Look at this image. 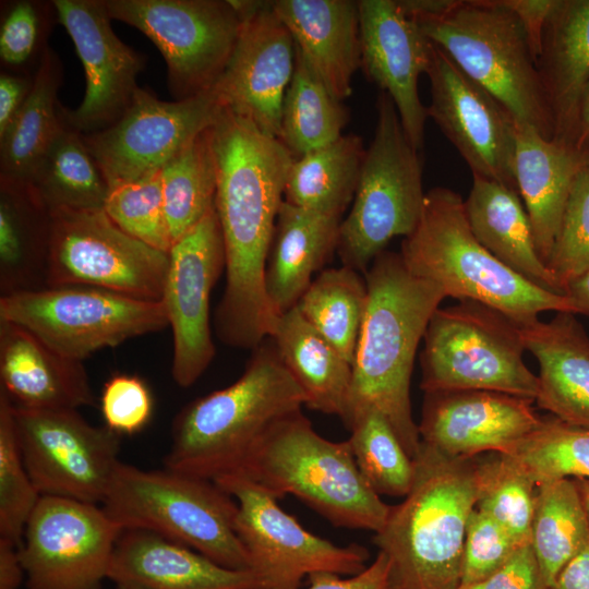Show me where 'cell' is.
<instances>
[{
	"label": "cell",
	"mask_w": 589,
	"mask_h": 589,
	"mask_svg": "<svg viewBox=\"0 0 589 589\" xmlns=\"http://www.w3.org/2000/svg\"><path fill=\"white\" fill-rule=\"evenodd\" d=\"M217 168L215 208L226 255V286L215 311L225 345L252 349L268 338L278 316L264 274L293 154L280 140L225 108L212 125Z\"/></svg>",
	"instance_id": "obj_1"
},
{
	"label": "cell",
	"mask_w": 589,
	"mask_h": 589,
	"mask_svg": "<svg viewBox=\"0 0 589 589\" xmlns=\"http://www.w3.org/2000/svg\"><path fill=\"white\" fill-rule=\"evenodd\" d=\"M364 277L368 303L342 422L359 407H374L413 460L421 438L411 411V374L419 342L446 294L436 284L412 274L400 253L386 250L373 260Z\"/></svg>",
	"instance_id": "obj_2"
},
{
	"label": "cell",
	"mask_w": 589,
	"mask_h": 589,
	"mask_svg": "<svg viewBox=\"0 0 589 589\" xmlns=\"http://www.w3.org/2000/svg\"><path fill=\"white\" fill-rule=\"evenodd\" d=\"M413 461L411 490L373 537L389 561V589H459L476 457L450 458L421 442Z\"/></svg>",
	"instance_id": "obj_3"
},
{
	"label": "cell",
	"mask_w": 589,
	"mask_h": 589,
	"mask_svg": "<svg viewBox=\"0 0 589 589\" xmlns=\"http://www.w3.org/2000/svg\"><path fill=\"white\" fill-rule=\"evenodd\" d=\"M305 402L304 392L268 337L253 350L236 382L179 411L165 466L208 480L236 472L263 433Z\"/></svg>",
	"instance_id": "obj_4"
},
{
	"label": "cell",
	"mask_w": 589,
	"mask_h": 589,
	"mask_svg": "<svg viewBox=\"0 0 589 589\" xmlns=\"http://www.w3.org/2000/svg\"><path fill=\"white\" fill-rule=\"evenodd\" d=\"M400 255L412 274L436 284L446 297L486 304L518 326L546 311L579 313L568 296L537 287L490 253L469 227L462 197L447 188L425 193L420 221L404 238Z\"/></svg>",
	"instance_id": "obj_5"
},
{
	"label": "cell",
	"mask_w": 589,
	"mask_h": 589,
	"mask_svg": "<svg viewBox=\"0 0 589 589\" xmlns=\"http://www.w3.org/2000/svg\"><path fill=\"white\" fill-rule=\"evenodd\" d=\"M236 473L278 500L292 494L335 527L375 533L390 510L360 473L348 441L323 437L301 410L274 422Z\"/></svg>",
	"instance_id": "obj_6"
},
{
	"label": "cell",
	"mask_w": 589,
	"mask_h": 589,
	"mask_svg": "<svg viewBox=\"0 0 589 589\" xmlns=\"http://www.w3.org/2000/svg\"><path fill=\"white\" fill-rule=\"evenodd\" d=\"M412 20L517 121L553 140L554 122L533 49L519 19L501 0H452L435 15Z\"/></svg>",
	"instance_id": "obj_7"
},
{
	"label": "cell",
	"mask_w": 589,
	"mask_h": 589,
	"mask_svg": "<svg viewBox=\"0 0 589 589\" xmlns=\"http://www.w3.org/2000/svg\"><path fill=\"white\" fill-rule=\"evenodd\" d=\"M103 508L122 529L155 532L239 570H252L236 530L238 504L213 480L117 462Z\"/></svg>",
	"instance_id": "obj_8"
},
{
	"label": "cell",
	"mask_w": 589,
	"mask_h": 589,
	"mask_svg": "<svg viewBox=\"0 0 589 589\" xmlns=\"http://www.w3.org/2000/svg\"><path fill=\"white\" fill-rule=\"evenodd\" d=\"M392 98L381 92L376 125L350 212L341 221L337 254L342 266L365 273L388 242L418 226L424 206L422 161Z\"/></svg>",
	"instance_id": "obj_9"
},
{
	"label": "cell",
	"mask_w": 589,
	"mask_h": 589,
	"mask_svg": "<svg viewBox=\"0 0 589 589\" xmlns=\"http://www.w3.org/2000/svg\"><path fill=\"white\" fill-rule=\"evenodd\" d=\"M420 354L424 393L480 389L534 401L538 375L525 364L520 327L473 300L437 309Z\"/></svg>",
	"instance_id": "obj_10"
},
{
	"label": "cell",
	"mask_w": 589,
	"mask_h": 589,
	"mask_svg": "<svg viewBox=\"0 0 589 589\" xmlns=\"http://www.w3.org/2000/svg\"><path fill=\"white\" fill-rule=\"evenodd\" d=\"M0 321L26 328L57 352L79 361L168 326L161 301L82 285L0 296Z\"/></svg>",
	"instance_id": "obj_11"
},
{
	"label": "cell",
	"mask_w": 589,
	"mask_h": 589,
	"mask_svg": "<svg viewBox=\"0 0 589 589\" xmlns=\"http://www.w3.org/2000/svg\"><path fill=\"white\" fill-rule=\"evenodd\" d=\"M112 20L157 47L176 100L211 92L233 51L241 16L231 0H105Z\"/></svg>",
	"instance_id": "obj_12"
},
{
	"label": "cell",
	"mask_w": 589,
	"mask_h": 589,
	"mask_svg": "<svg viewBox=\"0 0 589 589\" xmlns=\"http://www.w3.org/2000/svg\"><path fill=\"white\" fill-rule=\"evenodd\" d=\"M50 212L46 287L82 285L161 301L168 253L128 235L104 208Z\"/></svg>",
	"instance_id": "obj_13"
},
{
	"label": "cell",
	"mask_w": 589,
	"mask_h": 589,
	"mask_svg": "<svg viewBox=\"0 0 589 589\" xmlns=\"http://www.w3.org/2000/svg\"><path fill=\"white\" fill-rule=\"evenodd\" d=\"M213 481L236 500L237 533L251 569L268 589H299L305 576L318 572L353 576L366 568L370 554L364 546H340L313 534L248 477L233 472Z\"/></svg>",
	"instance_id": "obj_14"
},
{
	"label": "cell",
	"mask_w": 589,
	"mask_h": 589,
	"mask_svg": "<svg viewBox=\"0 0 589 589\" xmlns=\"http://www.w3.org/2000/svg\"><path fill=\"white\" fill-rule=\"evenodd\" d=\"M12 417L24 465L40 495L104 502L121 435L92 425L76 409L12 405Z\"/></svg>",
	"instance_id": "obj_15"
},
{
	"label": "cell",
	"mask_w": 589,
	"mask_h": 589,
	"mask_svg": "<svg viewBox=\"0 0 589 589\" xmlns=\"http://www.w3.org/2000/svg\"><path fill=\"white\" fill-rule=\"evenodd\" d=\"M121 531L98 504L41 495L20 546L27 589H100Z\"/></svg>",
	"instance_id": "obj_16"
},
{
	"label": "cell",
	"mask_w": 589,
	"mask_h": 589,
	"mask_svg": "<svg viewBox=\"0 0 589 589\" xmlns=\"http://www.w3.org/2000/svg\"><path fill=\"white\" fill-rule=\"evenodd\" d=\"M221 109L212 91L166 101L139 87L117 122L82 136L111 189L160 170L212 127Z\"/></svg>",
	"instance_id": "obj_17"
},
{
	"label": "cell",
	"mask_w": 589,
	"mask_h": 589,
	"mask_svg": "<svg viewBox=\"0 0 589 589\" xmlns=\"http://www.w3.org/2000/svg\"><path fill=\"white\" fill-rule=\"evenodd\" d=\"M161 302L173 337L171 376L180 387L192 386L216 354L209 298L225 272L226 255L214 207L173 241Z\"/></svg>",
	"instance_id": "obj_18"
},
{
	"label": "cell",
	"mask_w": 589,
	"mask_h": 589,
	"mask_svg": "<svg viewBox=\"0 0 589 589\" xmlns=\"http://www.w3.org/2000/svg\"><path fill=\"white\" fill-rule=\"evenodd\" d=\"M231 1L241 26L212 92L223 108L279 140L283 101L296 64L294 40L272 1Z\"/></svg>",
	"instance_id": "obj_19"
},
{
	"label": "cell",
	"mask_w": 589,
	"mask_h": 589,
	"mask_svg": "<svg viewBox=\"0 0 589 589\" xmlns=\"http://www.w3.org/2000/svg\"><path fill=\"white\" fill-rule=\"evenodd\" d=\"M426 75L431 85L428 117L455 146L472 176L518 191L514 116L433 43Z\"/></svg>",
	"instance_id": "obj_20"
},
{
	"label": "cell",
	"mask_w": 589,
	"mask_h": 589,
	"mask_svg": "<svg viewBox=\"0 0 589 589\" xmlns=\"http://www.w3.org/2000/svg\"><path fill=\"white\" fill-rule=\"evenodd\" d=\"M52 1L85 71L84 97L75 109L62 106L63 118L82 134L104 130L131 105L145 56L115 34L105 0Z\"/></svg>",
	"instance_id": "obj_21"
},
{
	"label": "cell",
	"mask_w": 589,
	"mask_h": 589,
	"mask_svg": "<svg viewBox=\"0 0 589 589\" xmlns=\"http://www.w3.org/2000/svg\"><path fill=\"white\" fill-rule=\"evenodd\" d=\"M532 402L493 390L425 393L421 442L450 458L506 454L540 424Z\"/></svg>",
	"instance_id": "obj_22"
},
{
	"label": "cell",
	"mask_w": 589,
	"mask_h": 589,
	"mask_svg": "<svg viewBox=\"0 0 589 589\" xmlns=\"http://www.w3.org/2000/svg\"><path fill=\"white\" fill-rule=\"evenodd\" d=\"M361 69L393 100L404 130L417 149L424 143L426 107L419 77L426 73L432 43L397 0H360Z\"/></svg>",
	"instance_id": "obj_23"
},
{
	"label": "cell",
	"mask_w": 589,
	"mask_h": 589,
	"mask_svg": "<svg viewBox=\"0 0 589 589\" xmlns=\"http://www.w3.org/2000/svg\"><path fill=\"white\" fill-rule=\"evenodd\" d=\"M108 579L124 589H268L253 570L224 567L155 532L122 529Z\"/></svg>",
	"instance_id": "obj_24"
},
{
	"label": "cell",
	"mask_w": 589,
	"mask_h": 589,
	"mask_svg": "<svg viewBox=\"0 0 589 589\" xmlns=\"http://www.w3.org/2000/svg\"><path fill=\"white\" fill-rule=\"evenodd\" d=\"M0 392L31 409L94 406L83 361L57 352L26 328L0 321Z\"/></svg>",
	"instance_id": "obj_25"
},
{
	"label": "cell",
	"mask_w": 589,
	"mask_h": 589,
	"mask_svg": "<svg viewBox=\"0 0 589 589\" xmlns=\"http://www.w3.org/2000/svg\"><path fill=\"white\" fill-rule=\"evenodd\" d=\"M274 11L297 50L328 92L342 101L361 68L360 12L352 0H276Z\"/></svg>",
	"instance_id": "obj_26"
},
{
	"label": "cell",
	"mask_w": 589,
	"mask_h": 589,
	"mask_svg": "<svg viewBox=\"0 0 589 589\" xmlns=\"http://www.w3.org/2000/svg\"><path fill=\"white\" fill-rule=\"evenodd\" d=\"M575 314L519 326L525 349L539 364L538 407L569 424L589 428V337Z\"/></svg>",
	"instance_id": "obj_27"
},
{
	"label": "cell",
	"mask_w": 589,
	"mask_h": 589,
	"mask_svg": "<svg viewBox=\"0 0 589 589\" xmlns=\"http://www.w3.org/2000/svg\"><path fill=\"white\" fill-rule=\"evenodd\" d=\"M537 64L554 122L553 141L574 146L579 100L589 80V0H557Z\"/></svg>",
	"instance_id": "obj_28"
},
{
	"label": "cell",
	"mask_w": 589,
	"mask_h": 589,
	"mask_svg": "<svg viewBox=\"0 0 589 589\" xmlns=\"http://www.w3.org/2000/svg\"><path fill=\"white\" fill-rule=\"evenodd\" d=\"M341 221L281 203L264 274L265 293L276 316L297 305L313 274L337 252Z\"/></svg>",
	"instance_id": "obj_29"
},
{
	"label": "cell",
	"mask_w": 589,
	"mask_h": 589,
	"mask_svg": "<svg viewBox=\"0 0 589 589\" xmlns=\"http://www.w3.org/2000/svg\"><path fill=\"white\" fill-rule=\"evenodd\" d=\"M464 202L473 236L490 253L537 287L566 296L565 288L539 255L518 191L472 176V185Z\"/></svg>",
	"instance_id": "obj_30"
},
{
	"label": "cell",
	"mask_w": 589,
	"mask_h": 589,
	"mask_svg": "<svg viewBox=\"0 0 589 589\" xmlns=\"http://www.w3.org/2000/svg\"><path fill=\"white\" fill-rule=\"evenodd\" d=\"M584 156L516 121L515 180L528 213L536 245L546 264L573 182Z\"/></svg>",
	"instance_id": "obj_31"
},
{
	"label": "cell",
	"mask_w": 589,
	"mask_h": 589,
	"mask_svg": "<svg viewBox=\"0 0 589 589\" xmlns=\"http://www.w3.org/2000/svg\"><path fill=\"white\" fill-rule=\"evenodd\" d=\"M51 212L26 181L0 178V296L46 287Z\"/></svg>",
	"instance_id": "obj_32"
},
{
	"label": "cell",
	"mask_w": 589,
	"mask_h": 589,
	"mask_svg": "<svg viewBox=\"0 0 589 589\" xmlns=\"http://www.w3.org/2000/svg\"><path fill=\"white\" fill-rule=\"evenodd\" d=\"M269 338L304 392L305 406L342 420L349 402L352 365L302 317L296 306L277 317Z\"/></svg>",
	"instance_id": "obj_33"
},
{
	"label": "cell",
	"mask_w": 589,
	"mask_h": 589,
	"mask_svg": "<svg viewBox=\"0 0 589 589\" xmlns=\"http://www.w3.org/2000/svg\"><path fill=\"white\" fill-rule=\"evenodd\" d=\"M362 139L342 134L333 143L294 158L284 201L315 213L341 217L353 201L365 156Z\"/></svg>",
	"instance_id": "obj_34"
},
{
	"label": "cell",
	"mask_w": 589,
	"mask_h": 589,
	"mask_svg": "<svg viewBox=\"0 0 589 589\" xmlns=\"http://www.w3.org/2000/svg\"><path fill=\"white\" fill-rule=\"evenodd\" d=\"M63 67L50 47L13 124L0 139V178L28 182L40 157L63 127L58 92Z\"/></svg>",
	"instance_id": "obj_35"
},
{
	"label": "cell",
	"mask_w": 589,
	"mask_h": 589,
	"mask_svg": "<svg viewBox=\"0 0 589 589\" xmlns=\"http://www.w3.org/2000/svg\"><path fill=\"white\" fill-rule=\"evenodd\" d=\"M28 183L50 211L104 208L109 192L106 178L82 133L65 120L37 163Z\"/></svg>",
	"instance_id": "obj_36"
},
{
	"label": "cell",
	"mask_w": 589,
	"mask_h": 589,
	"mask_svg": "<svg viewBox=\"0 0 589 589\" xmlns=\"http://www.w3.org/2000/svg\"><path fill=\"white\" fill-rule=\"evenodd\" d=\"M530 545L549 589L565 566L589 549V528L574 479L537 486Z\"/></svg>",
	"instance_id": "obj_37"
},
{
	"label": "cell",
	"mask_w": 589,
	"mask_h": 589,
	"mask_svg": "<svg viewBox=\"0 0 589 589\" xmlns=\"http://www.w3.org/2000/svg\"><path fill=\"white\" fill-rule=\"evenodd\" d=\"M368 303L365 277L341 266L314 278L296 308L351 365Z\"/></svg>",
	"instance_id": "obj_38"
},
{
	"label": "cell",
	"mask_w": 589,
	"mask_h": 589,
	"mask_svg": "<svg viewBox=\"0 0 589 589\" xmlns=\"http://www.w3.org/2000/svg\"><path fill=\"white\" fill-rule=\"evenodd\" d=\"M348 121V109L328 92L296 48L294 71L281 107V143L298 158L339 139Z\"/></svg>",
	"instance_id": "obj_39"
},
{
	"label": "cell",
	"mask_w": 589,
	"mask_h": 589,
	"mask_svg": "<svg viewBox=\"0 0 589 589\" xmlns=\"http://www.w3.org/2000/svg\"><path fill=\"white\" fill-rule=\"evenodd\" d=\"M161 181L173 243L215 207L217 168L212 127L161 168Z\"/></svg>",
	"instance_id": "obj_40"
},
{
	"label": "cell",
	"mask_w": 589,
	"mask_h": 589,
	"mask_svg": "<svg viewBox=\"0 0 589 589\" xmlns=\"http://www.w3.org/2000/svg\"><path fill=\"white\" fill-rule=\"evenodd\" d=\"M356 465L381 495L405 497L414 480V461L386 418L372 406L354 409L344 421Z\"/></svg>",
	"instance_id": "obj_41"
},
{
	"label": "cell",
	"mask_w": 589,
	"mask_h": 589,
	"mask_svg": "<svg viewBox=\"0 0 589 589\" xmlns=\"http://www.w3.org/2000/svg\"><path fill=\"white\" fill-rule=\"evenodd\" d=\"M505 455L537 486L566 478L589 479V428L544 417L536 430Z\"/></svg>",
	"instance_id": "obj_42"
},
{
	"label": "cell",
	"mask_w": 589,
	"mask_h": 589,
	"mask_svg": "<svg viewBox=\"0 0 589 589\" xmlns=\"http://www.w3.org/2000/svg\"><path fill=\"white\" fill-rule=\"evenodd\" d=\"M476 508L498 522L519 544L530 543L537 485L507 455L490 453L476 458Z\"/></svg>",
	"instance_id": "obj_43"
},
{
	"label": "cell",
	"mask_w": 589,
	"mask_h": 589,
	"mask_svg": "<svg viewBox=\"0 0 589 589\" xmlns=\"http://www.w3.org/2000/svg\"><path fill=\"white\" fill-rule=\"evenodd\" d=\"M58 23L53 1L5 0L0 4L1 70L35 75Z\"/></svg>",
	"instance_id": "obj_44"
},
{
	"label": "cell",
	"mask_w": 589,
	"mask_h": 589,
	"mask_svg": "<svg viewBox=\"0 0 589 589\" xmlns=\"http://www.w3.org/2000/svg\"><path fill=\"white\" fill-rule=\"evenodd\" d=\"M104 211L128 235L166 253L172 245L161 169L109 189Z\"/></svg>",
	"instance_id": "obj_45"
},
{
	"label": "cell",
	"mask_w": 589,
	"mask_h": 589,
	"mask_svg": "<svg viewBox=\"0 0 589 589\" xmlns=\"http://www.w3.org/2000/svg\"><path fill=\"white\" fill-rule=\"evenodd\" d=\"M40 493L34 485L17 443L12 405L0 392V537L21 545Z\"/></svg>",
	"instance_id": "obj_46"
},
{
	"label": "cell",
	"mask_w": 589,
	"mask_h": 589,
	"mask_svg": "<svg viewBox=\"0 0 589 589\" xmlns=\"http://www.w3.org/2000/svg\"><path fill=\"white\" fill-rule=\"evenodd\" d=\"M546 266L565 288L589 271V168L577 173Z\"/></svg>",
	"instance_id": "obj_47"
},
{
	"label": "cell",
	"mask_w": 589,
	"mask_h": 589,
	"mask_svg": "<svg viewBox=\"0 0 589 589\" xmlns=\"http://www.w3.org/2000/svg\"><path fill=\"white\" fill-rule=\"evenodd\" d=\"M520 546L522 545H519L498 522L474 507L466 528L460 587L473 585L490 577Z\"/></svg>",
	"instance_id": "obj_48"
},
{
	"label": "cell",
	"mask_w": 589,
	"mask_h": 589,
	"mask_svg": "<svg viewBox=\"0 0 589 589\" xmlns=\"http://www.w3.org/2000/svg\"><path fill=\"white\" fill-rule=\"evenodd\" d=\"M153 411L152 392L137 375L117 373L104 384L100 412L105 425L119 435L141 432L149 422Z\"/></svg>",
	"instance_id": "obj_49"
},
{
	"label": "cell",
	"mask_w": 589,
	"mask_h": 589,
	"mask_svg": "<svg viewBox=\"0 0 589 589\" xmlns=\"http://www.w3.org/2000/svg\"><path fill=\"white\" fill-rule=\"evenodd\" d=\"M459 589H546L530 543L525 544L494 574Z\"/></svg>",
	"instance_id": "obj_50"
},
{
	"label": "cell",
	"mask_w": 589,
	"mask_h": 589,
	"mask_svg": "<svg viewBox=\"0 0 589 589\" xmlns=\"http://www.w3.org/2000/svg\"><path fill=\"white\" fill-rule=\"evenodd\" d=\"M389 561L378 551L364 570L353 576L318 572L308 576L306 589H389Z\"/></svg>",
	"instance_id": "obj_51"
},
{
	"label": "cell",
	"mask_w": 589,
	"mask_h": 589,
	"mask_svg": "<svg viewBox=\"0 0 589 589\" xmlns=\"http://www.w3.org/2000/svg\"><path fill=\"white\" fill-rule=\"evenodd\" d=\"M35 75L0 72V139L13 124L33 87Z\"/></svg>",
	"instance_id": "obj_52"
},
{
	"label": "cell",
	"mask_w": 589,
	"mask_h": 589,
	"mask_svg": "<svg viewBox=\"0 0 589 589\" xmlns=\"http://www.w3.org/2000/svg\"><path fill=\"white\" fill-rule=\"evenodd\" d=\"M512 10L526 29L530 45L538 59L541 37L546 20L557 0H501Z\"/></svg>",
	"instance_id": "obj_53"
},
{
	"label": "cell",
	"mask_w": 589,
	"mask_h": 589,
	"mask_svg": "<svg viewBox=\"0 0 589 589\" xmlns=\"http://www.w3.org/2000/svg\"><path fill=\"white\" fill-rule=\"evenodd\" d=\"M20 546L0 537V589H19L25 578Z\"/></svg>",
	"instance_id": "obj_54"
},
{
	"label": "cell",
	"mask_w": 589,
	"mask_h": 589,
	"mask_svg": "<svg viewBox=\"0 0 589 589\" xmlns=\"http://www.w3.org/2000/svg\"><path fill=\"white\" fill-rule=\"evenodd\" d=\"M549 589H589V549L569 562Z\"/></svg>",
	"instance_id": "obj_55"
},
{
	"label": "cell",
	"mask_w": 589,
	"mask_h": 589,
	"mask_svg": "<svg viewBox=\"0 0 589 589\" xmlns=\"http://www.w3.org/2000/svg\"><path fill=\"white\" fill-rule=\"evenodd\" d=\"M574 147L580 154L589 149V80L579 100Z\"/></svg>",
	"instance_id": "obj_56"
},
{
	"label": "cell",
	"mask_w": 589,
	"mask_h": 589,
	"mask_svg": "<svg viewBox=\"0 0 589 589\" xmlns=\"http://www.w3.org/2000/svg\"><path fill=\"white\" fill-rule=\"evenodd\" d=\"M566 296L573 300L580 314L589 315V271L567 284Z\"/></svg>",
	"instance_id": "obj_57"
},
{
	"label": "cell",
	"mask_w": 589,
	"mask_h": 589,
	"mask_svg": "<svg viewBox=\"0 0 589 589\" xmlns=\"http://www.w3.org/2000/svg\"><path fill=\"white\" fill-rule=\"evenodd\" d=\"M574 480L577 484V488L580 494V498L582 502V506L585 509L588 528H589V479H574Z\"/></svg>",
	"instance_id": "obj_58"
},
{
	"label": "cell",
	"mask_w": 589,
	"mask_h": 589,
	"mask_svg": "<svg viewBox=\"0 0 589 589\" xmlns=\"http://www.w3.org/2000/svg\"><path fill=\"white\" fill-rule=\"evenodd\" d=\"M585 166L589 168V149L582 153Z\"/></svg>",
	"instance_id": "obj_59"
},
{
	"label": "cell",
	"mask_w": 589,
	"mask_h": 589,
	"mask_svg": "<svg viewBox=\"0 0 589 589\" xmlns=\"http://www.w3.org/2000/svg\"><path fill=\"white\" fill-rule=\"evenodd\" d=\"M116 589H124V588H121V587H117Z\"/></svg>",
	"instance_id": "obj_60"
}]
</instances>
